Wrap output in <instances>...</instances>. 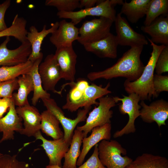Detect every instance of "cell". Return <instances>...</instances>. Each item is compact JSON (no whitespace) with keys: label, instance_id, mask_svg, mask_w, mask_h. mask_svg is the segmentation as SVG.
<instances>
[{"label":"cell","instance_id":"obj_1","mask_svg":"<svg viewBox=\"0 0 168 168\" xmlns=\"http://www.w3.org/2000/svg\"><path fill=\"white\" fill-rule=\"evenodd\" d=\"M143 47L142 46L131 47L113 65L103 70L91 72L87 74V78L91 81L118 77H125L131 82L137 80L145 67L140 58Z\"/></svg>","mask_w":168,"mask_h":168},{"label":"cell","instance_id":"obj_2","mask_svg":"<svg viewBox=\"0 0 168 168\" xmlns=\"http://www.w3.org/2000/svg\"><path fill=\"white\" fill-rule=\"evenodd\" d=\"M147 39L152 47L151 56L147 65L144 67L140 77L137 80L131 82L126 80L124 86L125 91L128 94L134 93L138 96L140 100H151L152 97L157 98L153 86V78L156 63L160 53L166 45H158Z\"/></svg>","mask_w":168,"mask_h":168},{"label":"cell","instance_id":"obj_3","mask_svg":"<svg viewBox=\"0 0 168 168\" xmlns=\"http://www.w3.org/2000/svg\"><path fill=\"white\" fill-rule=\"evenodd\" d=\"M98 99V105L89 113L85 124L77 127V129L83 132L84 137H86L88 133L94 128L111 123L113 111L110 109L115 106L117 103L114 97L106 95Z\"/></svg>","mask_w":168,"mask_h":168},{"label":"cell","instance_id":"obj_4","mask_svg":"<svg viewBox=\"0 0 168 168\" xmlns=\"http://www.w3.org/2000/svg\"><path fill=\"white\" fill-rule=\"evenodd\" d=\"M99 158L106 168H124L133 160L126 155L127 151L117 141L104 140L98 144Z\"/></svg>","mask_w":168,"mask_h":168},{"label":"cell","instance_id":"obj_5","mask_svg":"<svg viewBox=\"0 0 168 168\" xmlns=\"http://www.w3.org/2000/svg\"><path fill=\"white\" fill-rule=\"evenodd\" d=\"M42 100L47 110H49L56 117L61 124L64 131L63 138L70 146L75 128L78 123L85 121L87 114L91 106L85 107L83 109L78 110L77 117L72 119L65 115L62 109L54 99L50 98Z\"/></svg>","mask_w":168,"mask_h":168},{"label":"cell","instance_id":"obj_6","mask_svg":"<svg viewBox=\"0 0 168 168\" xmlns=\"http://www.w3.org/2000/svg\"><path fill=\"white\" fill-rule=\"evenodd\" d=\"M113 22L103 17L85 21L79 28L77 41L83 45L105 38L110 33V28Z\"/></svg>","mask_w":168,"mask_h":168},{"label":"cell","instance_id":"obj_7","mask_svg":"<svg viewBox=\"0 0 168 168\" xmlns=\"http://www.w3.org/2000/svg\"><path fill=\"white\" fill-rule=\"evenodd\" d=\"M123 98L115 96L116 103L121 101L119 105V112L122 114H127L129 117L127 124L121 129L116 131L114 134V138L121 137L124 135L135 132L136 129L135 125L136 119L140 115L141 106L138 103L140 100L138 95L132 93L128 96L122 95Z\"/></svg>","mask_w":168,"mask_h":168},{"label":"cell","instance_id":"obj_8","mask_svg":"<svg viewBox=\"0 0 168 168\" xmlns=\"http://www.w3.org/2000/svg\"><path fill=\"white\" fill-rule=\"evenodd\" d=\"M58 17L61 19H70L75 25L87 16H97L108 18L114 22L116 11L110 0H102L96 6L89 8L81 9L77 11L70 12H58Z\"/></svg>","mask_w":168,"mask_h":168},{"label":"cell","instance_id":"obj_9","mask_svg":"<svg viewBox=\"0 0 168 168\" xmlns=\"http://www.w3.org/2000/svg\"><path fill=\"white\" fill-rule=\"evenodd\" d=\"M114 22L118 45L131 47L144 46L148 44L145 36L134 30L120 13L116 15Z\"/></svg>","mask_w":168,"mask_h":168},{"label":"cell","instance_id":"obj_10","mask_svg":"<svg viewBox=\"0 0 168 168\" xmlns=\"http://www.w3.org/2000/svg\"><path fill=\"white\" fill-rule=\"evenodd\" d=\"M38 72L44 90L61 94L55 86L62 78L61 71L54 54L48 55L38 67Z\"/></svg>","mask_w":168,"mask_h":168},{"label":"cell","instance_id":"obj_11","mask_svg":"<svg viewBox=\"0 0 168 168\" xmlns=\"http://www.w3.org/2000/svg\"><path fill=\"white\" fill-rule=\"evenodd\" d=\"M10 40V37H7L0 45V66H14L25 63L31 53V45L27 40L17 48L10 49L7 45Z\"/></svg>","mask_w":168,"mask_h":168},{"label":"cell","instance_id":"obj_12","mask_svg":"<svg viewBox=\"0 0 168 168\" xmlns=\"http://www.w3.org/2000/svg\"><path fill=\"white\" fill-rule=\"evenodd\" d=\"M110 86V82L104 87L101 85L98 86L95 84L89 85L77 100L71 101L66 100L62 108L72 112L83 107L91 106L93 105L97 106L99 103L96 101L97 99L112 92L108 89Z\"/></svg>","mask_w":168,"mask_h":168},{"label":"cell","instance_id":"obj_13","mask_svg":"<svg viewBox=\"0 0 168 168\" xmlns=\"http://www.w3.org/2000/svg\"><path fill=\"white\" fill-rule=\"evenodd\" d=\"M140 116L142 120L147 123L156 122L160 128L166 125L168 118V102L162 99L152 102L149 105L141 100Z\"/></svg>","mask_w":168,"mask_h":168},{"label":"cell","instance_id":"obj_14","mask_svg":"<svg viewBox=\"0 0 168 168\" xmlns=\"http://www.w3.org/2000/svg\"><path fill=\"white\" fill-rule=\"evenodd\" d=\"M54 55L59 67L62 78L74 83L77 55L72 45L56 49Z\"/></svg>","mask_w":168,"mask_h":168},{"label":"cell","instance_id":"obj_15","mask_svg":"<svg viewBox=\"0 0 168 168\" xmlns=\"http://www.w3.org/2000/svg\"><path fill=\"white\" fill-rule=\"evenodd\" d=\"M34 137L36 140L42 141L41 146L49 158V165H56L62 167V160L68 150L70 146L63 138L53 140H48L43 137L40 131L37 132Z\"/></svg>","mask_w":168,"mask_h":168},{"label":"cell","instance_id":"obj_16","mask_svg":"<svg viewBox=\"0 0 168 168\" xmlns=\"http://www.w3.org/2000/svg\"><path fill=\"white\" fill-rule=\"evenodd\" d=\"M79 35V28L71 21L63 19L59 22L58 28L51 34L49 40L57 49L72 45Z\"/></svg>","mask_w":168,"mask_h":168},{"label":"cell","instance_id":"obj_17","mask_svg":"<svg viewBox=\"0 0 168 168\" xmlns=\"http://www.w3.org/2000/svg\"><path fill=\"white\" fill-rule=\"evenodd\" d=\"M16 111L24 121V127L19 133L28 137H34L40 130L41 114L34 106L28 104L17 106Z\"/></svg>","mask_w":168,"mask_h":168},{"label":"cell","instance_id":"obj_18","mask_svg":"<svg viewBox=\"0 0 168 168\" xmlns=\"http://www.w3.org/2000/svg\"><path fill=\"white\" fill-rule=\"evenodd\" d=\"M22 119L16 113L15 105L12 100L6 115L0 118V132L2 136L0 143L14 139L15 132H19L23 128Z\"/></svg>","mask_w":168,"mask_h":168},{"label":"cell","instance_id":"obj_19","mask_svg":"<svg viewBox=\"0 0 168 168\" xmlns=\"http://www.w3.org/2000/svg\"><path fill=\"white\" fill-rule=\"evenodd\" d=\"M116 35L111 33L98 41L83 45L86 50L100 58L115 59L117 56L118 45Z\"/></svg>","mask_w":168,"mask_h":168},{"label":"cell","instance_id":"obj_20","mask_svg":"<svg viewBox=\"0 0 168 168\" xmlns=\"http://www.w3.org/2000/svg\"><path fill=\"white\" fill-rule=\"evenodd\" d=\"M111 125L108 123L100 127H96L91 130V134L82 139V148L77 162V166L83 164L85 158L91 149L101 141L110 140L111 138Z\"/></svg>","mask_w":168,"mask_h":168},{"label":"cell","instance_id":"obj_21","mask_svg":"<svg viewBox=\"0 0 168 168\" xmlns=\"http://www.w3.org/2000/svg\"><path fill=\"white\" fill-rule=\"evenodd\" d=\"M51 27L48 29L46 28L45 25H44L42 30L40 32L35 26H31L30 27L26 39L31 44L32 51L28 60L34 63L43 55V53L40 52L42 42L48 35L52 34L58 28L59 22L56 21L51 23Z\"/></svg>","mask_w":168,"mask_h":168},{"label":"cell","instance_id":"obj_22","mask_svg":"<svg viewBox=\"0 0 168 168\" xmlns=\"http://www.w3.org/2000/svg\"><path fill=\"white\" fill-rule=\"evenodd\" d=\"M141 29L150 36L154 43L168 45V15L160 16L149 25L142 26Z\"/></svg>","mask_w":168,"mask_h":168},{"label":"cell","instance_id":"obj_23","mask_svg":"<svg viewBox=\"0 0 168 168\" xmlns=\"http://www.w3.org/2000/svg\"><path fill=\"white\" fill-rule=\"evenodd\" d=\"M150 1L132 0L129 2L125 1L122 4L120 13L125 15L130 22L136 23L146 16Z\"/></svg>","mask_w":168,"mask_h":168},{"label":"cell","instance_id":"obj_24","mask_svg":"<svg viewBox=\"0 0 168 168\" xmlns=\"http://www.w3.org/2000/svg\"><path fill=\"white\" fill-rule=\"evenodd\" d=\"M124 168H168V160L164 156L144 153Z\"/></svg>","mask_w":168,"mask_h":168},{"label":"cell","instance_id":"obj_25","mask_svg":"<svg viewBox=\"0 0 168 168\" xmlns=\"http://www.w3.org/2000/svg\"><path fill=\"white\" fill-rule=\"evenodd\" d=\"M17 79L18 91L13 93L12 98L15 106L20 107L29 104L27 96L33 91V85L32 77L28 73L19 76Z\"/></svg>","mask_w":168,"mask_h":168},{"label":"cell","instance_id":"obj_26","mask_svg":"<svg viewBox=\"0 0 168 168\" xmlns=\"http://www.w3.org/2000/svg\"><path fill=\"white\" fill-rule=\"evenodd\" d=\"M84 138L83 132L77 129L74 130L70 148L65 154L62 168H76L77 162L81 151L80 147Z\"/></svg>","mask_w":168,"mask_h":168},{"label":"cell","instance_id":"obj_27","mask_svg":"<svg viewBox=\"0 0 168 168\" xmlns=\"http://www.w3.org/2000/svg\"><path fill=\"white\" fill-rule=\"evenodd\" d=\"M41 114L40 130L54 140L63 138L64 133L59 127L60 123L56 117L48 110L44 111Z\"/></svg>","mask_w":168,"mask_h":168},{"label":"cell","instance_id":"obj_28","mask_svg":"<svg viewBox=\"0 0 168 168\" xmlns=\"http://www.w3.org/2000/svg\"><path fill=\"white\" fill-rule=\"evenodd\" d=\"M43 54L41 56L34 62L30 70L28 72L31 76L33 85V94L31 99L33 105L35 106L40 99H49L50 95L43 89L41 78L38 72V67L41 62Z\"/></svg>","mask_w":168,"mask_h":168},{"label":"cell","instance_id":"obj_29","mask_svg":"<svg viewBox=\"0 0 168 168\" xmlns=\"http://www.w3.org/2000/svg\"><path fill=\"white\" fill-rule=\"evenodd\" d=\"M168 0H150L145 16L144 26L149 25L160 16L168 15Z\"/></svg>","mask_w":168,"mask_h":168},{"label":"cell","instance_id":"obj_30","mask_svg":"<svg viewBox=\"0 0 168 168\" xmlns=\"http://www.w3.org/2000/svg\"><path fill=\"white\" fill-rule=\"evenodd\" d=\"M33 63L28 60L26 63L14 66H0V82L14 79L28 73Z\"/></svg>","mask_w":168,"mask_h":168},{"label":"cell","instance_id":"obj_31","mask_svg":"<svg viewBox=\"0 0 168 168\" xmlns=\"http://www.w3.org/2000/svg\"><path fill=\"white\" fill-rule=\"evenodd\" d=\"M45 4L55 7L58 12H70L79 8L80 2L79 0H46Z\"/></svg>","mask_w":168,"mask_h":168},{"label":"cell","instance_id":"obj_32","mask_svg":"<svg viewBox=\"0 0 168 168\" xmlns=\"http://www.w3.org/2000/svg\"><path fill=\"white\" fill-rule=\"evenodd\" d=\"M0 168H30L28 163L19 161L17 155L3 154L0 157Z\"/></svg>","mask_w":168,"mask_h":168},{"label":"cell","instance_id":"obj_33","mask_svg":"<svg viewBox=\"0 0 168 168\" xmlns=\"http://www.w3.org/2000/svg\"><path fill=\"white\" fill-rule=\"evenodd\" d=\"M71 84L72 86L66 97V100L71 101L77 100L89 85L87 81L84 79L79 80L77 82Z\"/></svg>","mask_w":168,"mask_h":168},{"label":"cell","instance_id":"obj_34","mask_svg":"<svg viewBox=\"0 0 168 168\" xmlns=\"http://www.w3.org/2000/svg\"><path fill=\"white\" fill-rule=\"evenodd\" d=\"M18 88L17 78L0 82V98L12 97L14 91Z\"/></svg>","mask_w":168,"mask_h":168},{"label":"cell","instance_id":"obj_35","mask_svg":"<svg viewBox=\"0 0 168 168\" xmlns=\"http://www.w3.org/2000/svg\"><path fill=\"white\" fill-rule=\"evenodd\" d=\"M23 34V30L22 26L18 21L14 20L9 27L0 32V38L12 36L19 40L22 38Z\"/></svg>","mask_w":168,"mask_h":168},{"label":"cell","instance_id":"obj_36","mask_svg":"<svg viewBox=\"0 0 168 168\" xmlns=\"http://www.w3.org/2000/svg\"><path fill=\"white\" fill-rule=\"evenodd\" d=\"M155 70L158 75L168 72V45L165 46L158 56Z\"/></svg>","mask_w":168,"mask_h":168},{"label":"cell","instance_id":"obj_37","mask_svg":"<svg viewBox=\"0 0 168 168\" xmlns=\"http://www.w3.org/2000/svg\"><path fill=\"white\" fill-rule=\"evenodd\" d=\"M153 86L155 92L158 96L161 92L168 91V76L154 74Z\"/></svg>","mask_w":168,"mask_h":168},{"label":"cell","instance_id":"obj_38","mask_svg":"<svg viewBox=\"0 0 168 168\" xmlns=\"http://www.w3.org/2000/svg\"><path fill=\"white\" fill-rule=\"evenodd\" d=\"M98 144L95 146L93 152L91 156L76 168H106L101 163L99 157Z\"/></svg>","mask_w":168,"mask_h":168},{"label":"cell","instance_id":"obj_39","mask_svg":"<svg viewBox=\"0 0 168 168\" xmlns=\"http://www.w3.org/2000/svg\"><path fill=\"white\" fill-rule=\"evenodd\" d=\"M11 2V0H7L0 4V32L8 28L5 21L4 17L6 11L10 5Z\"/></svg>","mask_w":168,"mask_h":168},{"label":"cell","instance_id":"obj_40","mask_svg":"<svg viewBox=\"0 0 168 168\" xmlns=\"http://www.w3.org/2000/svg\"><path fill=\"white\" fill-rule=\"evenodd\" d=\"M12 100V97L0 98V118L3 117L7 109L9 108Z\"/></svg>","mask_w":168,"mask_h":168},{"label":"cell","instance_id":"obj_41","mask_svg":"<svg viewBox=\"0 0 168 168\" xmlns=\"http://www.w3.org/2000/svg\"><path fill=\"white\" fill-rule=\"evenodd\" d=\"M101 0H79V8L83 7L84 8H89L95 6L96 4L97 5L100 3Z\"/></svg>","mask_w":168,"mask_h":168},{"label":"cell","instance_id":"obj_42","mask_svg":"<svg viewBox=\"0 0 168 168\" xmlns=\"http://www.w3.org/2000/svg\"><path fill=\"white\" fill-rule=\"evenodd\" d=\"M112 5L114 7L117 4L121 5L124 2L122 0H110Z\"/></svg>","mask_w":168,"mask_h":168},{"label":"cell","instance_id":"obj_43","mask_svg":"<svg viewBox=\"0 0 168 168\" xmlns=\"http://www.w3.org/2000/svg\"><path fill=\"white\" fill-rule=\"evenodd\" d=\"M46 168H62V167L59 166L58 165H48L46 166Z\"/></svg>","mask_w":168,"mask_h":168},{"label":"cell","instance_id":"obj_44","mask_svg":"<svg viewBox=\"0 0 168 168\" xmlns=\"http://www.w3.org/2000/svg\"><path fill=\"white\" fill-rule=\"evenodd\" d=\"M3 154L0 153V157L3 155Z\"/></svg>","mask_w":168,"mask_h":168},{"label":"cell","instance_id":"obj_45","mask_svg":"<svg viewBox=\"0 0 168 168\" xmlns=\"http://www.w3.org/2000/svg\"></svg>","mask_w":168,"mask_h":168}]
</instances>
